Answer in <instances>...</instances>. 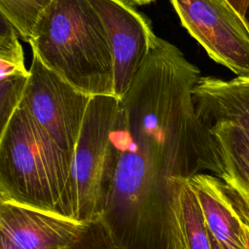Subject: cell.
Returning a JSON list of instances; mask_svg holds the SVG:
<instances>
[{
    "label": "cell",
    "instance_id": "1",
    "mask_svg": "<svg viewBox=\"0 0 249 249\" xmlns=\"http://www.w3.org/2000/svg\"><path fill=\"white\" fill-rule=\"evenodd\" d=\"M29 45L50 70L89 95H114L113 54L104 24L89 0H53Z\"/></svg>",
    "mask_w": 249,
    "mask_h": 249
},
{
    "label": "cell",
    "instance_id": "2",
    "mask_svg": "<svg viewBox=\"0 0 249 249\" xmlns=\"http://www.w3.org/2000/svg\"><path fill=\"white\" fill-rule=\"evenodd\" d=\"M72 156L19 106L0 131V200L72 218Z\"/></svg>",
    "mask_w": 249,
    "mask_h": 249
},
{
    "label": "cell",
    "instance_id": "3",
    "mask_svg": "<svg viewBox=\"0 0 249 249\" xmlns=\"http://www.w3.org/2000/svg\"><path fill=\"white\" fill-rule=\"evenodd\" d=\"M117 106L114 95L91 96L73 152L69 202L72 218L84 224L98 214Z\"/></svg>",
    "mask_w": 249,
    "mask_h": 249
},
{
    "label": "cell",
    "instance_id": "4",
    "mask_svg": "<svg viewBox=\"0 0 249 249\" xmlns=\"http://www.w3.org/2000/svg\"><path fill=\"white\" fill-rule=\"evenodd\" d=\"M182 26L215 62L249 76V30L227 0H169Z\"/></svg>",
    "mask_w": 249,
    "mask_h": 249
},
{
    "label": "cell",
    "instance_id": "5",
    "mask_svg": "<svg viewBox=\"0 0 249 249\" xmlns=\"http://www.w3.org/2000/svg\"><path fill=\"white\" fill-rule=\"evenodd\" d=\"M29 80L19 106L73 157L91 96L76 89L33 54Z\"/></svg>",
    "mask_w": 249,
    "mask_h": 249
},
{
    "label": "cell",
    "instance_id": "6",
    "mask_svg": "<svg viewBox=\"0 0 249 249\" xmlns=\"http://www.w3.org/2000/svg\"><path fill=\"white\" fill-rule=\"evenodd\" d=\"M99 15L114 62V96L122 97L151 53L158 36L150 20L126 0H89Z\"/></svg>",
    "mask_w": 249,
    "mask_h": 249
},
{
    "label": "cell",
    "instance_id": "7",
    "mask_svg": "<svg viewBox=\"0 0 249 249\" xmlns=\"http://www.w3.org/2000/svg\"><path fill=\"white\" fill-rule=\"evenodd\" d=\"M86 224L53 212L0 200V233L21 249L73 245Z\"/></svg>",
    "mask_w": 249,
    "mask_h": 249
},
{
    "label": "cell",
    "instance_id": "8",
    "mask_svg": "<svg viewBox=\"0 0 249 249\" xmlns=\"http://www.w3.org/2000/svg\"><path fill=\"white\" fill-rule=\"evenodd\" d=\"M197 116L206 125L231 124L249 130V76H200L193 89Z\"/></svg>",
    "mask_w": 249,
    "mask_h": 249
},
{
    "label": "cell",
    "instance_id": "9",
    "mask_svg": "<svg viewBox=\"0 0 249 249\" xmlns=\"http://www.w3.org/2000/svg\"><path fill=\"white\" fill-rule=\"evenodd\" d=\"M201 207L207 228L222 249H246L241 224L227 195L225 182L209 173L188 179Z\"/></svg>",
    "mask_w": 249,
    "mask_h": 249
},
{
    "label": "cell",
    "instance_id": "10",
    "mask_svg": "<svg viewBox=\"0 0 249 249\" xmlns=\"http://www.w3.org/2000/svg\"><path fill=\"white\" fill-rule=\"evenodd\" d=\"M207 127L216 141L224 165L222 180L249 192V130L225 123Z\"/></svg>",
    "mask_w": 249,
    "mask_h": 249
},
{
    "label": "cell",
    "instance_id": "11",
    "mask_svg": "<svg viewBox=\"0 0 249 249\" xmlns=\"http://www.w3.org/2000/svg\"><path fill=\"white\" fill-rule=\"evenodd\" d=\"M180 211L185 249H213L201 207L188 179L180 191Z\"/></svg>",
    "mask_w": 249,
    "mask_h": 249
},
{
    "label": "cell",
    "instance_id": "12",
    "mask_svg": "<svg viewBox=\"0 0 249 249\" xmlns=\"http://www.w3.org/2000/svg\"><path fill=\"white\" fill-rule=\"evenodd\" d=\"M52 2L53 0H0V15L28 43L37 22Z\"/></svg>",
    "mask_w": 249,
    "mask_h": 249
},
{
    "label": "cell",
    "instance_id": "13",
    "mask_svg": "<svg viewBox=\"0 0 249 249\" xmlns=\"http://www.w3.org/2000/svg\"><path fill=\"white\" fill-rule=\"evenodd\" d=\"M29 75V70L0 75V131L19 107Z\"/></svg>",
    "mask_w": 249,
    "mask_h": 249
},
{
    "label": "cell",
    "instance_id": "14",
    "mask_svg": "<svg viewBox=\"0 0 249 249\" xmlns=\"http://www.w3.org/2000/svg\"><path fill=\"white\" fill-rule=\"evenodd\" d=\"M16 28L1 16L0 19V75L18 71H28L25 68L24 53Z\"/></svg>",
    "mask_w": 249,
    "mask_h": 249
},
{
    "label": "cell",
    "instance_id": "15",
    "mask_svg": "<svg viewBox=\"0 0 249 249\" xmlns=\"http://www.w3.org/2000/svg\"><path fill=\"white\" fill-rule=\"evenodd\" d=\"M74 249H126L99 216L86 223Z\"/></svg>",
    "mask_w": 249,
    "mask_h": 249
},
{
    "label": "cell",
    "instance_id": "16",
    "mask_svg": "<svg viewBox=\"0 0 249 249\" xmlns=\"http://www.w3.org/2000/svg\"><path fill=\"white\" fill-rule=\"evenodd\" d=\"M225 188L232 209L241 224L245 248L249 249V192L226 182Z\"/></svg>",
    "mask_w": 249,
    "mask_h": 249
},
{
    "label": "cell",
    "instance_id": "17",
    "mask_svg": "<svg viewBox=\"0 0 249 249\" xmlns=\"http://www.w3.org/2000/svg\"><path fill=\"white\" fill-rule=\"evenodd\" d=\"M227 1L232 6V8L238 13V15L242 18H244L245 12L249 4V0H227Z\"/></svg>",
    "mask_w": 249,
    "mask_h": 249
},
{
    "label": "cell",
    "instance_id": "18",
    "mask_svg": "<svg viewBox=\"0 0 249 249\" xmlns=\"http://www.w3.org/2000/svg\"><path fill=\"white\" fill-rule=\"evenodd\" d=\"M0 249H21L14 244L7 236L0 233Z\"/></svg>",
    "mask_w": 249,
    "mask_h": 249
},
{
    "label": "cell",
    "instance_id": "19",
    "mask_svg": "<svg viewBox=\"0 0 249 249\" xmlns=\"http://www.w3.org/2000/svg\"><path fill=\"white\" fill-rule=\"evenodd\" d=\"M132 4H138V5H146L149 4L151 2H153L154 0H126Z\"/></svg>",
    "mask_w": 249,
    "mask_h": 249
},
{
    "label": "cell",
    "instance_id": "20",
    "mask_svg": "<svg viewBox=\"0 0 249 249\" xmlns=\"http://www.w3.org/2000/svg\"><path fill=\"white\" fill-rule=\"evenodd\" d=\"M244 21L248 27V30H249V4L247 6V9H246V12H245V16H244Z\"/></svg>",
    "mask_w": 249,
    "mask_h": 249
},
{
    "label": "cell",
    "instance_id": "21",
    "mask_svg": "<svg viewBox=\"0 0 249 249\" xmlns=\"http://www.w3.org/2000/svg\"><path fill=\"white\" fill-rule=\"evenodd\" d=\"M211 235V233H210ZM211 240H212V246H213V249H222L221 246L219 245V243L214 239V237L211 235Z\"/></svg>",
    "mask_w": 249,
    "mask_h": 249
},
{
    "label": "cell",
    "instance_id": "22",
    "mask_svg": "<svg viewBox=\"0 0 249 249\" xmlns=\"http://www.w3.org/2000/svg\"><path fill=\"white\" fill-rule=\"evenodd\" d=\"M54 249H74V246L68 245V246H62V247H58V248H54Z\"/></svg>",
    "mask_w": 249,
    "mask_h": 249
}]
</instances>
